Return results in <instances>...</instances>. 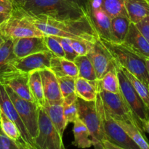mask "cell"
Masks as SVG:
<instances>
[{"mask_svg":"<svg viewBox=\"0 0 149 149\" xmlns=\"http://www.w3.org/2000/svg\"><path fill=\"white\" fill-rule=\"evenodd\" d=\"M23 11L45 35L85 39L93 42L99 38L87 14L76 19L55 20L45 16L33 15L24 10Z\"/></svg>","mask_w":149,"mask_h":149,"instance_id":"obj_1","label":"cell"},{"mask_svg":"<svg viewBox=\"0 0 149 149\" xmlns=\"http://www.w3.org/2000/svg\"><path fill=\"white\" fill-rule=\"evenodd\" d=\"M21 7L29 14L55 20L76 19L87 14L85 9L67 0H26Z\"/></svg>","mask_w":149,"mask_h":149,"instance_id":"obj_2","label":"cell"},{"mask_svg":"<svg viewBox=\"0 0 149 149\" xmlns=\"http://www.w3.org/2000/svg\"><path fill=\"white\" fill-rule=\"evenodd\" d=\"M100 39L111 52L118 66L126 69L149 87V76L146 68L145 59L134 53L122 45Z\"/></svg>","mask_w":149,"mask_h":149,"instance_id":"obj_3","label":"cell"},{"mask_svg":"<svg viewBox=\"0 0 149 149\" xmlns=\"http://www.w3.org/2000/svg\"><path fill=\"white\" fill-rule=\"evenodd\" d=\"M0 35L4 39L45 36L36 25L26 15L21 7L15 6L11 17L0 26Z\"/></svg>","mask_w":149,"mask_h":149,"instance_id":"obj_4","label":"cell"},{"mask_svg":"<svg viewBox=\"0 0 149 149\" xmlns=\"http://www.w3.org/2000/svg\"><path fill=\"white\" fill-rule=\"evenodd\" d=\"M95 104L101 121L106 141L124 149H141L124 130L123 128L111 116L103 106L98 94L96 97Z\"/></svg>","mask_w":149,"mask_h":149,"instance_id":"obj_5","label":"cell"},{"mask_svg":"<svg viewBox=\"0 0 149 149\" xmlns=\"http://www.w3.org/2000/svg\"><path fill=\"white\" fill-rule=\"evenodd\" d=\"M78 117L85 125L90 132L95 149H104L103 143L106 141L101 121L95 101H86L77 98Z\"/></svg>","mask_w":149,"mask_h":149,"instance_id":"obj_6","label":"cell"},{"mask_svg":"<svg viewBox=\"0 0 149 149\" xmlns=\"http://www.w3.org/2000/svg\"><path fill=\"white\" fill-rule=\"evenodd\" d=\"M37 149H65L63 137L57 131L43 108H39L38 133L33 139Z\"/></svg>","mask_w":149,"mask_h":149,"instance_id":"obj_7","label":"cell"},{"mask_svg":"<svg viewBox=\"0 0 149 149\" xmlns=\"http://www.w3.org/2000/svg\"><path fill=\"white\" fill-rule=\"evenodd\" d=\"M97 94L104 107L115 120L130 122L143 130L141 125L127 103L121 92L119 93H112L99 90Z\"/></svg>","mask_w":149,"mask_h":149,"instance_id":"obj_8","label":"cell"},{"mask_svg":"<svg viewBox=\"0 0 149 149\" xmlns=\"http://www.w3.org/2000/svg\"><path fill=\"white\" fill-rule=\"evenodd\" d=\"M116 71L121 93L142 127V124L149 118L148 109L125 74L123 68L118 66Z\"/></svg>","mask_w":149,"mask_h":149,"instance_id":"obj_9","label":"cell"},{"mask_svg":"<svg viewBox=\"0 0 149 149\" xmlns=\"http://www.w3.org/2000/svg\"><path fill=\"white\" fill-rule=\"evenodd\" d=\"M9 97L13 101L16 111L23 121L32 140L34 139L38 133V118L39 107L34 102L28 101L19 97L7 86L4 85Z\"/></svg>","mask_w":149,"mask_h":149,"instance_id":"obj_10","label":"cell"},{"mask_svg":"<svg viewBox=\"0 0 149 149\" xmlns=\"http://www.w3.org/2000/svg\"><path fill=\"white\" fill-rule=\"evenodd\" d=\"M87 55L93 63L97 80L103 78L109 71L116 69L118 67L111 52L99 38L94 42L91 50Z\"/></svg>","mask_w":149,"mask_h":149,"instance_id":"obj_11","label":"cell"},{"mask_svg":"<svg viewBox=\"0 0 149 149\" xmlns=\"http://www.w3.org/2000/svg\"><path fill=\"white\" fill-rule=\"evenodd\" d=\"M85 10L98 37L110 42L111 18L102 8L99 0H90Z\"/></svg>","mask_w":149,"mask_h":149,"instance_id":"obj_12","label":"cell"},{"mask_svg":"<svg viewBox=\"0 0 149 149\" xmlns=\"http://www.w3.org/2000/svg\"><path fill=\"white\" fill-rule=\"evenodd\" d=\"M0 110L18 127L21 134L22 140L24 143L29 148H34L33 140L31 138L23 121L21 120L18 113L16 111L13 101L9 97V95L7 94L4 84H1V82H0Z\"/></svg>","mask_w":149,"mask_h":149,"instance_id":"obj_13","label":"cell"},{"mask_svg":"<svg viewBox=\"0 0 149 149\" xmlns=\"http://www.w3.org/2000/svg\"><path fill=\"white\" fill-rule=\"evenodd\" d=\"M52 56L53 55L49 51L32 54L24 58H17L15 63V67L17 71L26 74L42 71L49 68Z\"/></svg>","mask_w":149,"mask_h":149,"instance_id":"obj_14","label":"cell"},{"mask_svg":"<svg viewBox=\"0 0 149 149\" xmlns=\"http://www.w3.org/2000/svg\"><path fill=\"white\" fill-rule=\"evenodd\" d=\"M13 52L17 58L48 50L44 36L19 38L13 40Z\"/></svg>","mask_w":149,"mask_h":149,"instance_id":"obj_15","label":"cell"},{"mask_svg":"<svg viewBox=\"0 0 149 149\" xmlns=\"http://www.w3.org/2000/svg\"><path fill=\"white\" fill-rule=\"evenodd\" d=\"M45 102L50 105L62 104L63 97L58 78L49 68L39 71Z\"/></svg>","mask_w":149,"mask_h":149,"instance_id":"obj_16","label":"cell"},{"mask_svg":"<svg viewBox=\"0 0 149 149\" xmlns=\"http://www.w3.org/2000/svg\"><path fill=\"white\" fill-rule=\"evenodd\" d=\"M29 74L17 71L0 79V82L10 87L21 98L33 102L29 90Z\"/></svg>","mask_w":149,"mask_h":149,"instance_id":"obj_17","label":"cell"},{"mask_svg":"<svg viewBox=\"0 0 149 149\" xmlns=\"http://www.w3.org/2000/svg\"><path fill=\"white\" fill-rule=\"evenodd\" d=\"M122 45L143 59L149 58V43L134 23H130L127 34Z\"/></svg>","mask_w":149,"mask_h":149,"instance_id":"obj_18","label":"cell"},{"mask_svg":"<svg viewBox=\"0 0 149 149\" xmlns=\"http://www.w3.org/2000/svg\"><path fill=\"white\" fill-rule=\"evenodd\" d=\"M13 39H7L0 45V79L17 71L15 63L17 59L13 52Z\"/></svg>","mask_w":149,"mask_h":149,"instance_id":"obj_19","label":"cell"},{"mask_svg":"<svg viewBox=\"0 0 149 149\" xmlns=\"http://www.w3.org/2000/svg\"><path fill=\"white\" fill-rule=\"evenodd\" d=\"M125 7L127 17L134 24L149 15L148 0H125Z\"/></svg>","mask_w":149,"mask_h":149,"instance_id":"obj_20","label":"cell"},{"mask_svg":"<svg viewBox=\"0 0 149 149\" xmlns=\"http://www.w3.org/2000/svg\"><path fill=\"white\" fill-rule=\"evenodd\" d=\"M130 20L127 15H118L111 20V41L122 45L129 31Z\"/></svg>","mask_w":149,"mask_h":149,"instance_id":"obj_21","label":"cell"},{"mask_svg":"<svg viewBox=\"0 0 149 149\" xmlns=\"http://www.w3.org/2000/svg\"><path fill=\"white\" fill-rule=\"evenodd\" d=\"M49 69L57 77L68 76L77 78L79 77L78 69L76 64L73 61H68L64 58H59L53 55L51 58Z\"/></svg>","mask_w":149,"mask_h":149,"instance_id":"obj_22","label":"cell"},{"mask_svg":"<svg viewBox=\"0 0 149 149\" xmlns=\"http://www.w3.org/2000/svg\"><path fill=\"white\" fill-rule=\"evenodd\" d=\"M43 109L46 111L54 127L56 128L57 131L63 137L68 122H66V119L64 116L63 107L62 104L50 105L45 102Z\"/></svg>","mask_w":149,"mask_h":149,"instance_id":"obj_23","label":"cell"},{"mask_svg":"<svg viewBox=\"0 0 149 149\" xmlns=\"http://www.w3.org/2000/svg\"><path fill=\"white\" fill-rule=\"evenodd\" d=\"M97 81H90L81 77L75 79V94L86 101H95L97 95Z\"/></svg>","mask_w":149,"mask_h":149,"instance_id":"obj_24","label":"cell"},{"mask_svg":"<svg viewBox=\"0 0 149 149\" xmlns=\"http://www.w3.org/2000/svg\"><path fill=\"white\" fill-rule=\"evenodd\" d=\"M73 133L74 141L73 145L79 148H89L93 146V141L90 137V132L87 127L79 119H77L74 122Z\"/></svg>","mask_w":149,"mask_h":149,"instance_id":"obj_25","label":"cell"},{"mask_svg":"<svg viewBox=\"0 0 149 149\" xmlns=\"http://www.w3.org/2000/svg\"><path fill=\"white\" fill-rule=\"evenodd\" d=\"M29 86L33 102L39 108H43L45 104V98L39 71H33L29 74Z\"/></svg>","mask_w":149,"mask_h":149,"instance_id":"obj_26","label":"cell"},{"mask_svg":"<svg viewBox=\"0 0 149 149\" xmlns=\"http://www.w3.org/2000/svg\"><path fill=\"white\" fill-rule=\"evenodd\" d=\"M127 133L131 139L137 144L141 149H149V143L147 141L143 130L138 127L130 123L120 120H115Z\"/></svg>","mask_w":149,"mask_h":149,"instance_id":"obj_27","label":"cell"},{"mask_svg":"<svg viewBox=\"0 0 149 149\" xmlns=\"http://www.w3.org/2000/svg\"><path fill=\"white\" fill-rule=\"evenodd\" d=\"M74 63L78 69L79 77L85 79L90 81H97V78L95 71L87 55H78L74 59Z\"/></svg>","mask_w":149,"mask_h":149,"instance_id":"obj_28","label":"cell"},{"mask_svg":"<svg viewBox=\"0 0 149 149\" xmlns=\"http://www.w3.org/2000/svg\"><path fill=\"white\" fill-rule=\"evenodd\" d=\"M97 92L99 90H103L104 91L112 93H120V87H119L116 69L109 71L107 74L103 76V78L97 80Z\"/></svg>","mask_w":149,"mask_h":149,"instance_id":"obj_29","label":"cell"},{"mask_svg":"<svg viewBox=\"0 0 149 149\" xmlns=\"http://www.w3.org/2000/svg\"><path fill=\"white\" fill-rule=\"evenodd\" d=\"M0 130L4 135L11 139L23 142L18 127L1 110H0Z\"/></svg>","mask_w":149,"mask_h":149,"instance_id":"obj_30","label":"cell"},{"mask_svg":"<svg viewBox=\"0 0 149 149\" xmlns=\"http://www.w3.org/2000/svg\"><path fill=\"white\" fill-rule=\"evenodd\" d=\"M102 8L111 18L118 15H127L125 0H99Z\"/></svg>","mask_w":149,"mask_h":149,"instance_id":"obj_31","label":"cell"},{"mask_svg":"<svg viewBox=\"0 0 149 149\" xmlns=\"http://www.w3.org/2000/svg\"><path fill=\"white\" fill-rule=\"evenodd\" d=\"M123 71L149 111V87H147L145 84H143L142 81H140L136 77H134L132 74H130L126 69L123 68Z\"/></svg>","mask_w":149,"mask_h":149,"instance_id":"obj_32","label":"cell"},{"mask_svg":"<svg viewBox=\"0 0 149 149\" xmlns=\"http://www.w3.org/2000/svg\"><path fill=\"white\" fill-rule=\"evenodd\" d=\"M59 83L60 90L63 98L69 95L75 93V79L74 77L65 76L62 77H57Z\"/></svg>","mask_w":149,"mask_h":149,"instance_id":"obj_33","label":"cell"},{"mask_svg":"<svg viewBox=\"0 0 149 149\" xmlns=\"http://www.w3.org/2000/svg\"><path fill=\"white\" fill-rule=\"evenodd\" d=\"M44 38H45V42L47 47L48 50L52 52V55L59 57V58L65 57L62 46L59 41L57 39L56 36H52V35H45Z\"/></svg>","mask_w":149,"mask_h":149,"instance_id":"obj_34","label":"cell"},{"mask_svg":"<svg viewBox=\"0 0 149 149\" xmlns=\"http://www.w3.org/2000/svg\"><path fill=\"white\" fill-rule=\"evenodd\" d=\"M73 49L78 55H87L91 50L94 42L85 39H70Z\"/></svg>","mask_w":149,"mask_h":149,"instance_id":"obj_35","label":"cell"},{"mask_svg":"<svg viewBox=\"0 0 149 149\" xmlns=\"http://www.w3.org/2000/svg\"><path fill=\"white\" fill-rule=\"evenodd\" d=\"M22 141H15L4 135L0 130V149H30Z\"/></svg>","mask_w":149,"mask_h":149,"instance_id":"obj_36","label":"cell"},{"mask_svg":"<svg viewBox=\"0 0 149 149\" xmlns=\"http://www.w3.org/2000/svg\"><path fill=\"white\" fill-rule=\"evenodd\" d=\"M56 37L57 39L61 43L63 49L64 51V54H65L64 58L74 62V59L78 56V55L76 53V52L73 49L71 42H70V39L65 37H59V36H56Z\"/></svg>","mask_w":149,"mask_h":149,"instance_id":"obj_37","label":"cell"},{"mask_svg":"<svg viewBox=\"0 0 149 149\" xmlns=\"http://www.w3.org/2000/svg\"><path fill=\"white\" fill-rule=\"evenodd\" d=\"M63 113L66 122L68 123H74V121L78 119V108L77 100L72 103L63 106Z\"/></svg>","mask_w":149,"mask_h":149,"instance_id":"obj_38","label":"cell"},{"mask_svg":"<svg viewBox=\"0 0 149 149\" xmlns=\"http://www.w3.org/2000/svg\"><path fill=\"white\" fill-rule=\"evenodd\" d=\"M135 25L149 43V15Z\"/></svg>","mask_w":149,"mask_h":149,"instance_id":"obj_39","label":"cell"},{"mask_svg":"<svg viewBox=\"0 0 149 149\" xmlns=\"http://www.w3.org/2000/svg\"><path fill=\"white\" fill-rule=\"evenodd\" d=\"M14 7L12 0H0V13H12Z\"/></svg>","mask_w":149,"mask_h":149,"instance_id":"obj_40","label":"cell"},{"mask_svg":"<svg viewBox=\"0 0 149 149\" xmlns=\"http://www.w3.org/2000/svg\"><path fill=\"white\" fill-rule=\"evenodd\" d=\"M67 1H70V2L73 3V4H75L79 6V7H82V8L85 9L86 6H87V3L90 0H67Z\"/></svg>","mask_w":149,"mask_h":149,"instance_id":"obj_41","label":"cell"},{"mask_svg":"<svg viewBox=\"0 0 149 149\" xmlns=\"http://www.w3.org/2000/svg\"><path fill=\"white\" fill-rule=\"evenodd\" d=\"M103 148L104 149H124L121 147L117 146L114 145V144L111 143L108 141H104L103 143Z\"/></svg>","mask_w":149,"mask_h":149,"instance_id":"obj_42","label":"cell"},{"mask_svg":"<svg viewBox=\"0 0 149 149\" xmlns=\"http://www.w3.org/2000/svg\"><path fill=\"white\" fill-rule=\"evenodd\" d=\"M12 13H0V26L3 23H5L10 17H11Z\"/></svg>","mask_w":149,"mask_h":149,"instance_id":"obj_43","label":"cell"},{"mask_svg":"<svg viewBox=\"0 0 149 149\" xmlns=\"http://www.w3.org/2000/svg\"><path fill=\"white\" fill-rule=\"evenodd\" d=\"M142 129L143 132H146L149 134V118L142 124Z\"/></svg>","mask_w":149,"mask_h":149,"instance_id":"obj_44","label":"cell"},{"mask_svg":"<svg viewBox=\"0 0 149 149\" xmlns=\"http://www.w3.org/2000/svg\"><path fill=\"white\" fill-rule=\"evenodd\" d=\"M15 6L17 7H23V4H25L26 0H12Z\"/></svg>","mask_w":149,"mask_h":149,"instance_id":"obj_45","label":"cell"},{"mask_svg":"<svg viewBox=\"0 0 149 149\" xmlns=\"http://www.w3.org/2000/svg\"><path fill=\"white\" fill-rule=\"evenodd\" d=\"M145 64H146V68L147 72H148L149 76V58H146L145 59Z\"/></svg>","mask_w":149,"mask_h":149,"instance_id":"obj_46","label":"cell"},{"mask_svg":"<svg viewBox=\"0 0 149 149\" xmlns=\"http://www.w3.org/2000/svg\"><path fill=\"white\" fill-rule=\"evenodd\" d=\"M4 40H5V39H4V38L0 35V45H1V44L4 42Z\"/></svg>","mask_w":149,"mask_h":149,"instance_id":"obj_47","label":"cell"},{"mask_svg":"<svg viewBox=\"0 0 149 149\" xmlns=\"http://www.w3.org/2000/svg\"><path fill=\"white\" fill-rule=\"evenodd\" d=\"M30 149H37V148H31Z\"/></svg>","mask_w":149,"mask_h":149,"instance_id":"obj_48","label":"cell"},{"mask_svg":"<svg viewBox=\"0 0 149 149\" xmlns=\"http://www.w3.org/2000/svg\"><path fill=\"white\" fill-rule=\"evenodd\" d=\"M148 1H149V0H148Z\"/></svg>","mask_w":149,"mask_h":149,"instance_id":"obj_49","label":"cell"}]
</instances>
